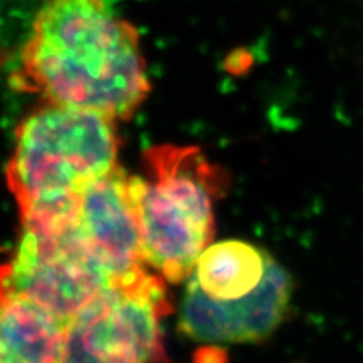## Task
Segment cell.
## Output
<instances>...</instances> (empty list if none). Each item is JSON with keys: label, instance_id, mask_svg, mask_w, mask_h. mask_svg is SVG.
I'll list each match as a JSON object with an SVG mask.
<instances>
[{"label": "cell", "instance_id": "6da1fadb", "mask_svg": "<svg viewBox=\"0 0 363 363\" xmlns=\"http://www.w3.org/2000/svg\"><path fill=\"white\" fill-rule=\"evenodd\" d=\"M18 84L45 105L129 120L150 93L140 33L109 0H44Z\"/></svg>", "mask_w": 363, "mask_h": 363}, {"label": "cell", "instance_id": "7a4b0ae2", "mask_svg": "<svg viewBox=\"0 0 363 363\" xmlns=\"http://www.w3.org/2000/svg\"><path fill=\"white\" fill-rule=\"evenodd\" d=\"M116 121L97 112L45 105L16 130L6 184L25 229L70 224L84 191L118 165Z\"/></svg>", "mask_w": 363, "mask_h": 363}, {"label": "cell", "instance_id": "3957f363", "mask_svg": "<svg viewBox=\"0 0 363 363\" xmlns=\"http://www.w3.org/2000/svg\"><path fill=\"white\" fill-rule=\"evenodd\" d=\"M143 162L144 174L130 177V191L145 264L167 281L180 283L213 240V200L229 179L194 145H153Z\"/></svg>", "mask_w": 363, "mask_h": 363}, {"label": "cell", "instance_id": "277c9868", "mask_svg": "<svg viewBox=\"0 0 363 363\" xmlns=\"http://www.w3.org/2000/svg\"><path fill=\"white\" fill-rule=\"evenodd\" d=\"M165 281L147 267L112 280L68 324L64 362L167 360L161 325L173 308Z\"/></svg>", "mask_w": 363, "mask_h": 363}, {"label": "cell", "instance_id": "5b68a950", "mask_svg": "<svg viewBox=\"0 0 363 363\" xmlns=\"http://www.w3.org/2000/svg\"><path fill=\"white\" fill-rule=\"evenodd\" d=\"M72 224L56 230L23 229L14 256L0 265V294L26 295L68 324L112 281Z\"/></svg>", "mask_w": 363, "mask_h": 363}, {"label": "cell", "instance_id": "8992f818", "mask_svg": "<svg viewBox=\"0 0 363 363\" xmlns=\"http://www.w3.org/2000/svg\"><path fill=\"white\" fill-rule=\"evenodd\" d=\"M294 283L289 272L269 257L260 285L245 297L215 300L189 277L179 313V330L197 342L257 344L264 342L289 313Z\"/></svg>", "mask_w": 363, "mask_h": 363}, {"label": "cell", "instance_id": "52a82bcc", "mask_svg": "<svg viewBox=\"0 0 363 363\" xmlns=\"http://www.w3.org/2000/svg\"><path fill=\"white\" fill-rule=\"evenodd\" d=\"M72 227L112 280L149 267L144 259L130 177L120 165L84 191Z\"/></svg>", "mask_w": 363, "mask_h": 363}, {"label": "cell", "instance_id": "ba28073f", "mask_svg": "<svg viewBox=\"0 0 363 363\" xmlns=\"http://www.w3.org/2000/svg\"><path fill=\"white\" fill-rule=\"evenodd\" d=\"M68 323L21 294H0V363L64 362Z\"/></svg>", "mask_w": 363, "mask_h": 363}, {"label": "cell", "instance_id": "9c48e42d", "mask_svg": "<svg viewBox=\"0 0 363 363\" xmlns=\"http://www.w3.org/2000/svg\"><path fill=\"white\" fill-rule=\"evenodd\" d=\"M269 255L238 240L211 242L199 256L192 277L215 300H236L253 292L267 274Z\"/></svg>", "mask_w": 363, "mask_h": 363}]
</instances>
